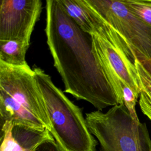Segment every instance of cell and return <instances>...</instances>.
I'll return each instance as SVG.
<instances>
[{"label": "cell", "instance_id": "obj_8", "mask_svg": "<svg viewBox=\"0 0 151 151\" xmlns=\"http://www.w3.org/2000/svg\"><path fill=\"white\" fill-rule=\"evenodd\" d=\"M1 126L6 122L35 129H46L43 123L11 96L0 91Z\"/></svg>", "mask_w": 151, "mask_h": 151}, {"label": "cell", "instance_id": "obj_7", "mask_svg": "<svg viewBox=\"0 0 151 151\" xmlns=\"http://www.w3.org/2000/svg\"><path fill=\"white\" fill-rule=\"evenodd\" d=\"M54 139L47 129H35L6 122L1 126L0 151H34L42 142Z\"/></svg>", "mask_w": 151, "mask_h": 151}, {"label": "cell", "instance_id": "obj_10", "mask_svg": "<svg viewBox=\"0 0 151 151\" xmlns=\"http://www.w3.org/2000/svg\"><path fill=\"white\" fill-rule=\"evenodd\" d=\"M29 42L19 40H0V61L10 65L22 67L28 65L26 52Z\"/></svg>", "mask_w": 151, "mask_h": 151}, {"label": "cell", "instance_id": "obj_2", "mask_svg": "<svg viewBox=\"0 0 151 151\" xmlns=\"http://www.w3.org/2000/svg\"><path fill=\"white\" fill-rule=\"evenodd\" d=\"M34 76L50 121V133L64 151H96L97 141L90 133L80 108L74 104L39 67Z\"/></svg>", "mask_w": 151, "mask_h": 151}, {"label": "cell", "instance_id": "obj_3", "mask_svg": "<svg viewBox=\"0 0 151 151\" xmlns=\"http://www.w3.org/2000/svg\"><path fill=\"white\" fill-rule=\"evenodd\" d=\"M90 133L100 145V151H151V139L145 123L136 120L124 104L86 114Z\"/></svg>", "mask_w": 151, "mask_h": 151}, {"label": "cell", "instance_id": "obj_15", "mask_svg": "<svg viewBox=\"0 0 151 151\" xmlns=\"http://www.w3.org/2000/svg\"><path fill=\"white\" fill-rule=\"evenodd\" d=\"M138 60L140 61V62L143 65V66L146 68V70H147L151 73V64L149 63V61H147L146 59L143 58H139Z\"/></svg>", "mask_w": 151, "mask_h": 151}, {"label": "cell", "instance_id": "obj_4", "mask_svg": "<svg viewBox=\"0 0 151 151\" xmlns=\"http://www.w3.org/2000/svg\"><path fill=\"white\" fill-rule=\"evenodd\" d=\"M127 45L136 58L151 64V26L136 17L124 3L116 0H84Z\"/></svg>", "mask_w": 151, "mask_h": 151}, {"label": "cell", "instance_id": "obj_11", "mask_svg": "<svg viewBox=\"0 0 151 151\" xmlns=\"http://www.w3.org/2000/svg\"><path fill=\"white\" fill-rule=\"evenodd\" d=\"M134 64L141 84L139 106L143 113L151 120V73L136 58Z\"/></svg>", "mask_w": 151, "mask_h": 151}, {"label": "cell", "instance_id": "obj_12", "mask_svg": "<svg viewBox=\"0 0 151 151\" xmlns=\"http://www.w3.org/2000/svg\"><path fill=\"white\" fill-rule=\"evenodd\" d=\"M123 2L136 17L151 26V0H123Z\"/></svg>", "mask_w": 151, "mask_h": 151}, {"label": "cell", "instance_id": "obj_9", "mask_svg": "<svg viewBox=\"0 0 151 151\" xmlns=\"http://www.w3.org/2000/svg\"><path fill=\"white\" fill-rule=\"evenodd\" d=\"M66 14L84 32L91 35L94 22L91 12L83 0H58Z\"/></svg>", "mask_w": 151, "mask_h": 151}, {"label": "cell", "instance_id": "obj_6", "mask_svg": "<svg viewBox=\"0 0 151 151\" xmlns=\"http://www.w3.org/2000/svg\"><path fill=\"white\" fill-rule=\"evenodd\" d=\"M42 6L40 0H1L0 40H19L30 42Z\"/></svg>", "mask_w": 151, "mask_h": 151}, {"label": "cell", "instance_id": "obj_5", "mask_svg": "<svg viewBox=\"0 0 151 151\" xmlns=\"http://www.w3.org/2000/svg\"><path fill=\"white\" fill-rule=\"evenodd\" d=\"M0 91L38 118L50 132L51 124L42 95L29 65L15 67L0 61Z\"/></svg>", "mask_w": 151, "mask_h": 151}, {"label": "cell", "instance_id": "obj_13", "mask_svg": "<svg viewBox=\"0 0 151 151\" xmlns=\"http://www.w3.org/2000/svg\"><path fill=\"white\" fill-rule=\"evenodd\" d=\"M122 93L123 103L127 108L130 114L133 119L136 120H139L136 113L135 107L139 95H138L131 87H130L126 83H123L122 85Z\"/></svg>", "mask_w": 151, "mask_h": 151}, {"label": "cell", "instance_id": "obj_1", "mask_svg": "<svg viewBox=\"0 0 151 151\" xmlns=\"http://www.w3.org/2000/svg\"><path fill=\"white\" fill-rule=\"evenodd\" d=\"M47 43L64 92L98 110L119 104L111 85L94 54L91 35L64 12L58 0L45 1Z\"/></svg>", "mask_w": 151, "mask_h": 151}, {"label": "cell", "instance_id": "obj_14", "mask_svg": "<svg viewBox=\"0 0 151 151\" xmlns=\"http://www.w3.org/2000/svg\"><path fill=\"white\" fill-rule=\"evenodd\" d=\"M34 151H64L55 139L48 140L40 144Z\"/></svg>", "mask_w": 151, "mask_h": 151}]
</instances>
